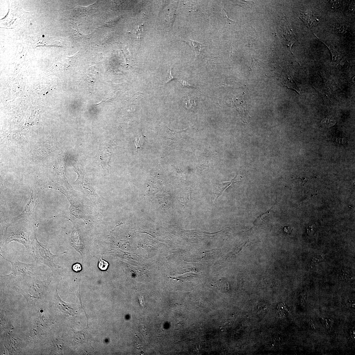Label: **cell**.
I'll list each match as a JSON object with an SVG mask.
<instances>
[{
    "label": "cell",
    "instance_id": "cell-2",
    "mask_svg": "<svg viewBox=\"0 0 355 355\" xmlns=\"http://www.w3.org/2000/svg\"><path fill=\"white\" fill-rule=\"evenodd\" d=\"M54 274L44 281L37 276L28 277L21 282L16 289L25 298L28 303H36L46 298L49 292V286L54 277Z\"/></svg>",
    "mask_w": 355,
    "mask_h": 355
},
{
    "label": "cell",
    "instance_id": "cell-3",
    "mask_svg": "<svg viewBox=\"0 0 355 355\" xmlns=\"http://www.w3.org/2000/svg\"><path fill=\"white\" fill-rule=\"evenodd\" d=\"M34 229V238L31 241L30 248L29 252L35 263L45 264L50 268L54 274L61 275L62 272L60 266L55 264L54 262V259L59 256L53 254L50 251L49 246L44 245L38 241L37 237V228L35 227Z\"/></svg>",
    "mask_w": 355,
    "mask_h": 355
},
{
    "label": "cell",
    "instance_id": "cell-8",
    "mask_svg": "<svg viewBox=\"0 0 355 355\" xmlns=\"http://www.w3.org/2000/svg\"><path fill=\"white\" fill-rule=\"evenodd\" d=\"M301 17L303 22L309 27L312 26L315 22H317V19L316 17L309 12L302 14Z\"/></svg>",
    "mask_w": 355,
    "mask_h": 355
},
{
    "label": "cell",
    "instance_id": "cell-7",
    "mask_svg": "<svg viewBox=\"0 0 355 355\" xmlns=\"http://www.w3.org/2000/svg\"><path fill=\"white\" fill-rule=\"evenodd\" d=\"M188 44L195 53V59H196L202 55L205 46L203 43L197 41L191 40H187L184 41Z\"/></svg>",
    "mask_w": 355,
    "mask_h": 355
},
{
    "label": "cell",
    "instance_id": "cell-19",
    "mask_svg": "<svg viewBox=\"0 0 355 355\" xmlns=\"http://www.w3.org/2000/svg\"><path fill=\"white\" fill-rule=\"evenodd\" d=\"M43 37H44V35H43Z\"/></svg>",
    "mask_w": 355,
    "mask_h": 355
},
{
    "label": "cell",
    "instance_id": "cell-12",
    "mask_svg": "<svg viewBox=\"0 0 355 355\" xmlns=\"http://www.w3.org/2000/svg\"><path fill=\"white\" fill-rule=\"evenodd\" d=\"M109 265V263L107 261L103 260L102 257H101L98 263V267L99 269L102 271H105L108 269Z\"/></svg>",
    "mask_w": 355,
    "mask_h": 355
},
{
    "label": "cell",
    "instance_id": "cell-5",
    "mask_svg": "<svg viewBox=\"0 0 355 355\" xmlns=\"http://www.w3.org/2000/svg\"><path fill=\"white\" fill-rule=\"evenodd\" d=\"M44 142V144L40 145L39 147H38L35 149L34 150V157L35 158H37V159H41L45 157L47 154H49L50 153L54 151V148L51 147H48L52 145L53 142V139L52 138L49 140Z\"/></svg>",
    "mask_w": 355,
    "mask_h": 355
},
{
    "label": "cell",
    "instance_id": "cell-11",
    "mask_svg": "<svg viewBox=\"0 0 355 355\" xmlns=\"http://www.w3.org/2000/svg\"><path fill=\"white\" fill-rule=\"evenodd\" d=\"M175 9H171L170 11L168 16V20L169 24L172 27L176 16Z\"/></svg>",
    "mask_w": 355,
    "mask_h": 355
},
{
    "label": "cell",
    "instance_id": "cell-9",
    "mask_svg": "<svg viewBox=\"0 0 355 355\" xmlns=\"http://www.w3.org/2000/svg\"><path fill=\"white\" fill-rule=\"evenodd\" d=\"M94 4H93L86 7H77V14L80 17L86 15L88 14L90 12L94 6Z\"/></svg>",
    "mask_w": 355,
    "mask_h": 355
},
{
    "label": "cell",
    "instance_id": "cell-6",
    "mask_svg": "<svg viewBox=\"0 0 355 355\" xmlns=\"http://www.w3.org/2000/svg\"><path fill=\"white\" fill-rule=\"evenodd\" d=\"M55 295L56 300L58 303V306L62 311H64L65 314L70 316H75L76 315L77 311L75 305L64 302L59 296L57 289L55 292Z\"/></svg>",
    "mask_w": 355,
    "mask_h": 355
},
{
    "label": "cell",
    "instance_id": "cell-13",
    "mask_svg": "<svg viewBox=\"0 0 355 355\" xmlns=\"http://www.w3.org/2000/svg\"><path fill=\"white\" fill-rule=\"evenodd\" d=\"M179 81L180 82L182 86L184 87L193 88L197 89V90H198L200 91L199 89L195 87L194 86L191 84V83L187 81L186 80H179Z\"/></svg>",
    "mask_w": 355,
    "mask_h": 355
},
{
    "label": "cell",
    "instance_id": "cell-15",
    "mask_svg": "<svg viewBox=\"0 0 355 355\" xmlns=\"http://www.w3.org/2000/svg\"><path fill=\"white\" fill-rule=\"evenodd\" d=\"M72 268L73 270L76 272H79L82 269L81 265L78 263L74 264Z\"/></svg>",
    "mask_w": 355,
    "mask_h": 355
},
{
    "label": "cell",
    "instance_id": "cell-14",
    "mask_svg": "<svg viewBox=\"0 0 355 355\" xmlns=\"http://www.w3.org/2000/svg\"><path fill=\"white\" fill-rule=\"evenodd\" d=\"M143 25H139L136 31V35L139 39L141 38L143 34Z\"/></svg>",
    "mask_w": 355,
    "mask_h": 355
},
{
    "label": "cell",
    "instance_id": "cell-4",
    "mask_svg": "<svg viewBox=\"0 0 355 355\" xmlns=\"http://www.w3.org/2000/svg\"><path fill=\"white\" fill-rule=\"evenodd\" d=\"M30 229L29 226L17 224L9 226L3 232L1 245H7L16 241L21 244L29 251L31 241L29 240Z\"/></svg>",
    "mask_w": 355,
    "mask_h": 355
},
{
    "label": "cell",
    "instance_id": "cell-1",
    "mask_svg": "<svg viewBox=\"0 0 355 355\" xmlns=\"http://www.w3.org/2000/svg\"><path fill=\"white\" fill-rule=\"evenodd\" d=\"M1 256L12 265L11 273L8 275L1 276V282L7 286L16 288L21 282L29 277L38 276L49 277L52 275L46 267L35 262L26 264L20 261L14 256L6 258L1 253Z\"/></svg>",
    "mask_w": 355,
    "mask_h": 355
},
{
    "label": "cell",
    "instance_id": "cell-10",
    "mask_svg": "<svg viewBox=\"0 0 355 355\" xmlns=\"http://www.w3.org/2000/svg\"><path fill=\"white\" fill-rule=\"evenodd\" d=\"M336 123V122L334 119L330 117H327L324 118L321 122V124L325 127H332Z\"/></svg>",
    "mask_w": 355,
    "mask_h": 355
},
{
    "label": "cell",
    "instance_id": "cell-17",
    "mask_svg": "<svg viewBox=\"0 0 355 355\" xmlns=\"http://www.w3.org/2000/svg\"><path fill=\"white\" fill-rule=\"evenodd\" d=\"M270 211V210H269V211H267V212L265 213L262 214L261 216H259L258 218L256 219V220H255V221L254 223H258L259 222L261 221V220H262L263 221H264V219H263L264 217L266 216L269 213Z\"/></svg>",
    "mask_w": 355,
    "mask_h": 355
},
{
    "label": "cell",
    "instance_id": "cell-18",
    "mask_svg": "<svg viewBox=\"0 0 355 355\" xmlns=\"http://www.w3.org/2000/svg\"><path fill=\"white\" fill-rule=\"evenodd\" d=\"M171 71H172V68H171V69H170V74H169V77L168 79H167L165 83H168L169 82H170L171 81H172L173 80L178 79H177V78H175V77H174V76H173L172 75V74Z\"/></svg>",
    "mask_w": 355,
    "mask_h": 355
},
{
    "label": "cell",
    "instance_id": "cell-16",
    "mask_svg": "<svg viewBox=\"0 0 355 355\" xmlns=\"http://www.w3.org/2000/svg\"><path fill=\"white\" fill-rule=\"evenodd\" d=\"M341 1H330V3L332 7L336 8H338L339 5H340Z\"/></svg>",
    "mask_w": 355,
    "mask_h": 355
}]
</instances>
